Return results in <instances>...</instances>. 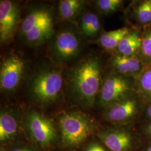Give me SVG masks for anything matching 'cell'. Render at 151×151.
I'll return each instance as SVG.
<instances>
[{
  "label": "cell",
  "instance_id": "obj_1",
  "mask_svg": "<svg viewBox=\"0 0 151 151\" xmlns=\"http://www.w3.org/2000/svg\"><path fill=\"white\" fill-rule=\"evenodd\" d=\"M101 68L96 57L82 60L71 70L68 83L76 99L84 106L92 107L99 89Z\"/></svg>",
  "mask_w": 151,
  "mask_h": 151
},
{
  "label": "cell",
  "instance_id": "obj_2",
  "mask_svg": "<svg viewBox=\"0 0 151 151\" xmlns=\"http://www.w3.org/2000/svg\"><path fill=\"white\" fill-rule=\"evenodd\" d=\"M58 122L63 142L69 148L78 147L91 134L94 129L91 120L77 112L60 115Z\"/></svg>",
  "mask_w": 151,
  "mask_h": 151
},
{
  "label": "cell",
  "instance_id": "obj_3",
  "mask_svg": "<svg viewBox=\"0 0 151 151\" xmlns=\"http://www.w3.org/2000/svg\"><path fill=\"white\" fill-rule=\"evenodd\" d=\"M63 86V77L60 71L45 70L34 77L30 85L32 97L38 103L47 104L55 101Z\"/></svg>",
  "mask_w": 151,
  "mask_h": 151
},
{
  "label": "cell",
  "instance_id": "obj_4",
  "mask_svg": "<svg viewBox=\"0 0 151 151\" xmlns=\"http://www.w3.org/2000/svg\"><path fill=\"white\" fill-rule=\"evenodd\" d=\"M25 70L24 60L16 54L7 57L1 64L0 87L1 91H12L21 82Z\"/></svg>",
  "mask_w": 151,
  "mask_h": 151
},
{
  "label": "cell",
  "instance_id": "obj_5",
  "mask_svg": "<svg viewBox=\"0 0 151 151\" xmlns=\"http://www.w3.org/2000/svg\"><path fill=\"white\" fill-rule=\"evenodd\" d=\"M27 123L32 138L38 144L48 146L56 138V130L52 122L41 114L32 111L27 115Z\"/></svg>",
  "mask_w": 151,
  "mask_h": 151
},
{
  "label": "cell",
  "instance_id": "obj_6",
  "mask_svg": "<svg viewBox=\"0 0 151 151\" xmlns=\"http://www.w3.org/2000/svg\"><path fill=\"white\" fill-rule=\"evenodd\" d=\"M131 90L130 83L121 76H113L108 78L103 83L99 102L101 106H107L125 97Z\"/></svg>",
  "mask_w": 151,
  "mask_h": 151
},
{
  "label": "cell",
  "instance_id": "obj_7",
  "mask_svg": "<svg viewBox=\"0 0 151 151\" xmlns=\"http://www.w3.org/2000/svg\"><path fill=\"white\" fill-rule=\"evenodd\" d=\"M20 7L16 2L9 0L0 2V40L7 43L13 37L19 20Z\"/></svg>",
  "mask_w": 151,
  "mask_h": 151
},
{
  "label": "cell",
  "instance_id": "obj_8",
  "mask_svg": "<svg viewBox=\"0 0 151 151\" xmlns=\"http://www.w3.org/2000/svg\"><path fill=\"white\" fill-rule=\"evenodd\" d=\"M98 137L110 151H134L135 138L128 129L106 130L100 132Z\"/></svg>",
  "mask_w": 151,
  "mask_h": 151
},
{
  "label": "cell",
  "instance_id": "obj_9",
  "mask_svg": "<svg viewBox=\"0 0 151 151\" xmlns=\"http://www.w3.org/2000/svg\"><path fill=\"white\" fill-rule=\"evenodd\" d=\"M53 49L55 55L60 61H68L78 54L80 42L73 31L65 30L57 35Z\"/></svg>",
  "mask_w": 151,
  "mask_h": 151
},
{
  "label": "cell",
  "instance_id": "obj_10",
  "mask_svg": "<svg viewBox=\"0 0 151 151\" xmlns=\"http://www.w3.org/2000/svg\"><path fill=\"white\" fill-rule=\"evenodd\" d=\"M138 110V103L132 97H127L106 106L105 119L111 122H125L133 119Z\"/></svg>",
  "mask_w": 151,
  "mask_h": 151
},
{
  "label": "cell",
  "instance_id": "obj_11",
  "mask_svg": "<svg viewBox=\"0 0 151 151\" xmlns=\"http://www.w3.org/2000/svg\"><path fill=\"white\" fill-rule=\"evenodd\" d=\"M54 33L53 16L40 22L32 27L24 36L27 43L32 45H39L47 41Z\"/></svg>",
  "mask_w": 151,
  "mask_h": 151
},
{
  "label": "cell",
  "instance_id": "obj_12",
  "mask_svg": "<svg viewBox=\"0 0 151 151\" xmlns=\"http://www.w3.org/2000/svg\"><path fill=\"white\" fill-rule=\"evenodd\" d=\"M52 16V10L47 7H38L32 10L22 22L21 33L22 37L38 23Z\"/></svg>",
  "mask_w": 151,
  "mask_h": 151
},
{
  "label": "cell",
  "instance_id": "obj_13",
  "mask_svg": "<svg viewBox=\"0 0 151 151\" xmlns=\"http://www.w3.org/2000/svg\"><path fill=\"white\" fill-rule=\"evenodd\" d=\"M114 67L119 72L124 74H131L140 70V60L135 57L118 55L114 56L111 60Z\"/></svg>",
  "mask_w": 151,
  "mask_h": 151
},
{
  "label": "cell",
  "instance_id": "obj_14",
  "mask_svg": "<svg viewBox=\"0 0 151 151\" xmlns=\"http://www.w3.org/2000/svg\"><path fill=\"white\" fill-rule=\"evenodd\" d=\"M18 124L16 118L7 111H2L0 115V140L4 142L11 139L16 135Z\"/></svg>",
  "mask_w": 151,
  "mask_h": 151
},
{
  "label": "cell",
  "instance_id": "obj_15",
  "mask_svg": "<svg viewBox=\"0 0 151 151\" xmlns=\"http://www.w3.org/2000/svg\"><path fill=\"white\" fill-rule=\"evenodd\" d=\"M129 32V29L126 27L105 32L101 36L99 42L104 48L111 50L118 48L120 42Z\"/></svg>",
  "mask_w": 151,
  "mask_h": 151
},
{
  "label": "cell",
  "instance_id": "obj_16",
  "mask_svg": "<svg viewBox=\"0 0 151 151\" xmlns=\"http://www.w3.org/2000/svg\"><path fill=\"white\" fill-rule=\"evenodd\" d=\"M81 31L86 37H93L100 32L101 24L97 15L91 12H86L81 17Z\"/></svg>",
  "mask_w": 151,
  "mask_h": 151
},
{
  "label": "cell",
  "instance_id": "obj_17",
  "mask_svg": "<svg viewBox=\"0 0 151 151\" xmlns=\"http://www.w3.org/2000/svg\"><path fill=\"white\" fill-rule=\"evenodd\" d=\"M142 41L137 32H129L119 43L118 47L119 53L125 56L134 55L135 52L142 46Z\"/></svg>",
  "mask_w": 151,
  "mask_h": 151
},
{
  "label": "cell",
  "instance_id": "obj_18",
  "mask_svg": "<svg viewBox=\"0 0 151 151\" xmlns=\"http://www.w3.org/2000/svg\"><path fill=\"white\" fill-rule=\"evenodd\" d=\"M84 2L80 0H63L60 2V16L65 20H72L81 11Z\"/></svg>",
  "mask_w": 151,
  "mask_h": 151
},
{
  "label": "cell",
  "instance_id": "obj_19",
  "mask_svg": "<svg viewBox=\"0 0 151 151\" xmlns=\"http://www.w3.org/2000/svg\"><path fill=\"white\" fill-rule=\"evenodd\" d=\"M123 2L122 0H99L96 4L100 11L108 14L116 11Z\"/></svg>",
  "mask_w": 151,
  "mask_h": 151
},
{
  "label": "cell",
  "instance_id": "obj_20",
  "mask_svg": "<svg viewBox=\"0 0 151 151\" xmlns=\"http://www.w3.org/2000/svg\"><path fill=\"white\" fill-rule=\"evenodd\" d=\"M137 17L142 23L151 22V0L146 1L138 6L137 10Z\"/></svg>",
  "mask_w": 151,
  "mask_h": 151
},
{
  "label": "cell",
  "instance_id": "obj_21",
  "mask_svg": "<svg viewBox=\"0 0 151 151\" xmlns=\"http://www.w3.org/2000/svg\"><path fill=\"white\" fill-rule=\"evenodd\" d=\"M140 84L143 91L151 98V69L146 70L142 76Z\"/></svg>",
  "mask_w": 151,
  "mask_h": 151
},
{
  "label": "cell",
  "instance_id": "obj_22",
  "mask_svg": "<svg viewBox=\"0 0 151 151\" xmlns=\"http://www.w3.org/2000/svg\"><path fill=\"white\" fill-rule=\"evenodd\" d=\"M141 48L144 55L151 58V30L142 39Z\"/></svg>",
  "mask_w": 151,
  "mask_h": 151
},
{
  "label": "cell",
  "instance_id": "obj_23",
  "mask_svg": "<svg viewBox=\"0 0 151 151\" xmlns=\"http://www.w3.org/2000/svg\"><path fill=\"white\" fill-rule=\"evenodd\" d=\"M86 151H107L100 144L93 142L91 143L87 148Z\"/></svg>",
  "mask_w": 151,
  "mask_h": 151
},
{
  "label": "cell",
  "instance_id": "obj_24",
  "mask_svg": "<svg viewBox=\"0 0 151 151\" xmlns=\"http://www.w3.org/2000/svg\"><path fill=\"white\" fill-rule=\"evenodd\" d=\"M143 132L145 135H147L151 139V122L145 127Z\"/></svg>",
  "mask_w": 151,
  "mask_h": 151
},
{
  "label": "cell",
  "instance_id": "obj_25",
  "mask_svg": "<svg viewBox=\"0 0 151 151\" xmlns=\"http://www.w3.org/2000/svg\"><path fill=\"white\" fill-rule=\"evenodd\" d=\"M13 151H32L30 149L25 148V147H21V148H15Z\"/></svg>",
  "mask_w": 151,
  "mask_h": 151
},
{
  "label": "cell",
  "instance_id": "obj_26",
  "mask_svg": "<svg viewBox=\"0 0 151 151\" xmlns=\"http://www.w3.org/2000/svg\"><path fill=\"white\" fill-rule=\"evenodd\" d=\"M146 113H147V116L151 120V104L148 106V107L147 108Z\"/></svg>",
  "mask_w": 151,
  "mask_h": 151
},
{
  "label": "cell",
  "instance_id": "obj_27",
  "mask_svg": "<svg viewBox=\"0 0 151 151\" xmlns=\"http://www.w3.org/2000/svg\"><path fill=\"white\" fill-rule=\"evenodd\" d=\"M145 151H151V141H150V142L148 143L146 146Z\"/></svg>",
  "mask_w": 151,
  "mask_h": 151
},
{
  "label": "cell",
  "instance_id": "obj_28",
  "mask_svg": "<svg viewBox=\"0 0 151 151\" xmlns=\"http://www.w3.org/2000/svg\"><path fill=\"white\" fill-rule=\"evenodd\" d=\"M1 151H6V150H1Z\"/></svg>",
  "mask_w": 151,
  "mask_h": 151
}]
</instances>
